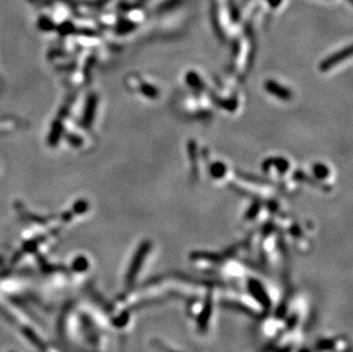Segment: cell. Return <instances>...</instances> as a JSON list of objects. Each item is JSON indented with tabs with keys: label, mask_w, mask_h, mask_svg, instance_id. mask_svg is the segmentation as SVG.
I'll return each mask as SVG.
<instances>
[{
	"label": "cell",
	"mask_w": 353,
	"mask_h": 352,
	"mask_svg": "<svg viewBox=\"0 0 353 352\" xmlns=\"http://www.w3.org/2000/svg\"><path fill=\"white\" fill-rule=\"evenodd\" d=\"M76 208L79 210L78 213H83L84 210H85L87 208V204H86V201H78V204L76 205Z\"/></svg>",
	"instance_id": "obj_10"
},
{
	"label": "cell",
	"mask_w": 353,
	"mask_h": 352,
	"mask_svg": "<svg viewBox=\"0 0 353 352\" xmlns=\"http://www.w3.org/2000/svg\"><path fill=\"white\" fill-rule=\"evenodd\" d=\"M95 106H96V99H95L94 96H91L89 99H88L86 110H85V114H84V121L86 122V124L89 125L91 122V119H93L94 116V110Z\"/></svg>",
	"instance_id": "obj_5"
},
{
	"label": "cell",
	"mask_w": 353,
	"mask_h": 352,
	"mask_svg": "<svg viewBox=\"0 0 353 352\" xmlns=\"http://www.w3.org/2000/svg\"><path fill=\"white\" fill-rule=\"evenodd\" d=\"M313 171H314V174H316V176H318L319 178H324V177H326V176H328L327 167L324 166V165H320V164L314 165Z\"/></svg>",
	"instance_id": "obj_7"
},
{
	"label": "cell",
	"mask_w": 353,
	"mask_h": 352,
	"mask_svg": "<svg viewBox=\"0 0 353 352\" xmlns=\"http://www.w3.org/2000/svg\"><path fill=\"white\" fill-rule=\"evenodd\" d=\"M149 251H150V243L149 242H144L139 247V250H137L135 254V258L133 259V262L130 264V269L128 271V281H132L133 279L136 277V274L141 267V264L143 263Z\"/></svg>",
	"instance_id": "obj_1"
},
{
	"label": "cell",
	"mask_w": 353,
	"mask_h": 352,
	"mask_svg": "<svg viewBox=\"0 0 353 352\" xmlns=\"http://www.w3.org/2000/svg\"><path fill=\"white\" fill-rule=\"evenodd\" d=\"M209 316H210V304L207 305V307L205 308V310L202 311V315L200 316V321H199V325H200V327L203 328L206 326V324L208 323V318H209Z\"/></svg>",
	"instance_id": "obj_8"
},
{
	"label": "cell",
	"mask_w": 353,
	"mask_h": 352,
	"mask_svg": "<svg viewBox=\"0 0 353 352\" xmlns=\"http://www.w3.org/2000/svg\"><path fill=\"white\" fill-rule=\"evenodd\" d=\"M249 288H251L252 293L254 294L255 297L261 302V304H262L263 307H270V300H268L265 290L263 289V287H261L259 282L255 280H251L249 281Z\"/></svg>",
	"instance_id": "obj_3"
},
{
	"label": "cell",
	"mask_w": 353,
	"mask_h": 352,
	"mask_svg": "<svg viewBox=\"0 0 353 352\" xmlns=\"http://www.w3.org/2000/svg\"><path fill=\"white\" fill-rule=\"evenodd\" d=\"M61 133H62V125H61L60 122H55L53 126L51 136H49V142H51V144H55L57 141H59Z\"/></svg>",
	"instance_id": "obj_6"
},
{
	"label": "cell",
	"mask_w": 353,
	"mask_h": 352,
	"mask_svg": "<svg viewBox=\"0 0 353 352\" xmlns=\"http://www.w3.org/2000/svg\"><path fill=\"white\" fill-rule=\"evenodd\" d=\"M225 167L224 165H222V164H214L213 165V176L214 177H221V176H223L222 174L224 173Z\"/></svg>",
	"instance_id": "obj_9"
},
{
	"label": "cell",
	"mask_w": 353,
	"mask_h": 352,
	"mask_svg": "<svg viewBox=\"0 0 353 352\" xmlns=\"http://www.w3.org/2000/svg\"><path fill=\"white\" fill-rule=\"evenodd\" d=\"M265 87L268 93L274 95V96H277L279 98L288 99L290 97V91L288 89H286L285 87L278 85L277 83L267 82Z\"/></svg>",
	"instance_id": "obj_4"
},
{
	"label": "cell",
	"mask_w": 353,
	"mask_h": 352,
	"mask_svg": "<svg viewBox=\"0 0 353 352\" xmlns=\"http://www.w3.org/2000/svg\"><path fill=\"white\" fill-rule=\"evenodd\" d=\"M351 55V47H349L347 49H343L337 53L335 55H332L331 57H328L327 60H325L324 62L321 63V70L322 71H327L329 69H332L333 67H335L337 63H341L343 60L348 59L349 56Z\"/></svg>",
	"instance_id": "obj_2"
}]
</instances>
